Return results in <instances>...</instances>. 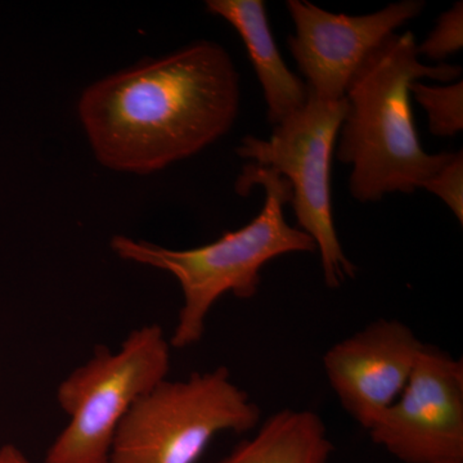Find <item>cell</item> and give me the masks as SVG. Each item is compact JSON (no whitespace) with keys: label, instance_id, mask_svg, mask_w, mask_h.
Segmentation results:
<instances>
[{"label":"cell","instance_id":"cell-9","mask_svg":"<svg viewBox=\"0 0 463 463\" xmlns=\"http://www.w3.org/2000/svg\"><path fill=\"white\" fill-rule=\"evenodd\" d=\"M423 345L398 319H377L332 345L323 370L340 404L365 431L397 402Z\"/></svg>","mask_w":463,"mask_h":463},{"label":"cell","instance_id":"cell-11","mask_svg":"<svg viewBox=\"0 0 463 463\" xmlns=\"http://www.w3.org/2000/svg\"><path fill=\"white\" fill-rule=\"evenodd\" d=\"M332 452L334 444L318 414L286 408L216 463H328Z\"/></svg>","mask_w":463,"mask_h":463},{"label":"cell","instance_id":"cell-10","mask_svg":"<svg viewBox=\"0 0 463 463\" xmlns=\"http://www.w3.org/2000/svg\"><path fill=\"white\" fill-rule=\"evenodd\" d=\"M210 14L227 21L245 43L250 61L263 90L268 120L282 123L309 99L306 81L295 75L279 53L267 8L261 0H207Z\"/></svg>","mask_w":463,"mask_h":463},{"label":"cell","instance_id":"cell-1","mask_svg":"<svg viewBox=\"0 0 463 463\" xmlns=\"http://www.w3.org/2000/svg\"><path fill=\"white\" fill-rule=\"evenodd\" d=\"M240 102L230 53L218 43L196 41L88 85L76 111L97 163L149 175L224 137Z\"/></svg>","mask_w":463,"mask_h":463},{"label":"cell","instance_id":"cell-7","mask_svg":"<svg viewBox=\"0 0 463 463\" xmlns=\"http://www.w3.org/2000/svg\"><path fill=\"white\" fill-rule=\"evenodd\" d=\"M403 463H463V364L423 345L401 397L367 431Z\"/></svg>","mask_w":463,"mask_h":463},{"label":"cell","instance_id":"cell-3","mask_svg":"<svg viewBox=\"0 0 463 463\" xmlns=\"http://www.w3.org/2000/svg\"><path fill=\"white\" fill-rule=\"evenodd\" d=\"M255 185L265 190L257 218L199 248L174 250L123 234L112 237L109 246L118 258L172 274L181 286L183 306L169 340L172 347L196 345L205 334L210 310L224 295L254 298L261 269L273 259L317 251L315 241L286 221L283 207L291 201L289 183L272 170L246 164L237 178V194L245 196Z\"/></svg>","mask_w":463,"mask_h":463},{"label":"cell","instance_id":"cell-13","mask_svg":"<svg viewBox=\"0 0 463 463\" xmlns=\"http://www.w3.org/2000/svg\"><path fill=\"white\" fill-rule=\"evenodd\" d=\"M463 47V3L457 2L449 11L438 18L437 25L428 38L417 45L419 56H425L435 62L444 60L462 50Z\"/></svg>","mask_w":463,"mask_h":463},{"label":"cell","instance_id":"cell-6","mask_svg":"<svg viewBox=\"0 0 463 463\" xmlns=\"http://www.w3.org/2000/svg\"><path fill=\"white\" fill-rule=\"evenodd\" d=\"M346 112V99L323 100L309 91L306 105L274 125L269 138L246 136L236 148L243 160L272 170L289 183V205L298 230L315 241L323 279L330 288H340L356 273L337 236L331 203L332 157Z\"/></svg>","mask_w":463,"mask_h":463},{"label":"cell","instance_id":"cell-2","mask_svg":"<svg viewBox=\"0 0 463 463\" xmlns=\"http://www.w3.org/2000/svg\"><path fill=\"white\" fill-rule=\"evenodd\" d=\"M462 67L420 61L412 32L392 33L364 61L347 87V112L336 156L352 166L349 190L358 203L422 188L452 152L428 154L414 125L411 84L422 79L455 83Z\"/></svg>","mask_w":463,"mask_h":463},{"label":"cell","instance_id":"cell-4","mask_svg":"<svg viewBox=\"0 0 463 463\" xmlns=\"http://www.w3.org/2000/svg\"><path fill=\"white\" fill-rule=\"evenodd\" d=\"M170 364L172 345L160 325L130 332L118 352L97 346L58 385V404L70 420L44 463H109L118 426L143 395L167 379Z\"/></svg>","mask_w":463,"mask_h":463},{"label":"cell","instance_id":"cell-12","mask_svg":"<svg viewBox=\"0 0 463 463\" xmlns=\"http://www.w3.org/2000/svg\"><path fill=\"white\" fill-rule=\"evenodd\" d=\"M411 99L428 114L430 132L449 138L463 129L462 80L447 85H428L421 80L411 84Z\"/></svg>","mask_w":463,"mask_h":463},{"label":"cell","instance_id":"cell-14","mask_svg":"<svg viewBox=\"0 0 463 463\" xmlns=\"http://www.w3.org/2000/svg\"><path fill=\"white\" fill-rule=\"evenodd\" d=\"M423 190L438 196L463 223V154L452 152L449 160L422 185Z\"/></svg>","mask_w":463,"mask_h":463},{"label":"cell","instance_id":"cell-15","mask_svg":"<svg viewBox=\"0 0 463 463\" xmlns=\"http://www.w3.org/2000/svg\"><path fill=\"white\" fill-rule=\"evenodd\" d=\"M0 463H33L16 446L5 444L0 448Z\"/></svg>","mask_w":463,"mask_h":463},{"label":"cell","instance_id":"cell-5","mask_svg":"<svg viewBox=\"0 0 463 463\" xmlns=\"http://www.w3.org/2000/svg\"><path fill=\"white\" fill-rule=\"evenodd\" d=\"M260 421V407L232 381L227 367L166 379L125 416L109 463H196L216 435L245 434Z\"/></svg>","mask_w":463,"mask_h":463},{"label":"cell","instance_id":"cell-8","mask_svg":"<svg viewBox=\"0 0 463 463\" xmlns=\"http://www.w3.org/2000/svg\"><path fill=\"white\" fill-rule=\"evenodd\" d=\"M295 25L288 50L317 99L341 100L356 71L398 27L419 17L422 0H403L364 14H331L307 0L286 2Z\"/></svg>","mask_w":463,"mask_h":463}]
</instances>
